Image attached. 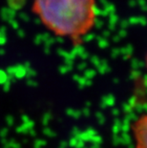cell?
I'll return each instance as SVG.
<instances>
[{"label":"cell","mask_w":147,"mask_h":148,"mask_svg":"<svg viewBox=\"0 0 147 148\" xmlns=\"http://www.w3.org/2000/svg\"><path fill=\"white\" fill-rule=\"evenodd\" d=\"M33 10L55 36L81 42L96 21V0H34Z\"/></svg>","instance_id":"6da1fadb"},{"label":"cell","mask_w":147,"mask_h":148,"mask_svg":"<svg viewBox=\"0 0 147 148\" xmlns=\"http://www.w3.org/2000/svg\"><path fill=\"white\" fill-rule=\"evenodd\" d=\"M131 129L134 148H147V112L135 119Z\"/></svg>","instance_id":"7a4b0ae2"},{"label":"cell","mask_w":147,"mask_h":148,"mask_svg":"<svg viewBox=\"0 0 147 148\" xmlns=\"http://www.w3.org/2000/svg\"><path fill=\"white\" fill-rule=\"evenodd\" d=\"M145 67H146V70H147V53L145 55Z\"/></svg>","instance_id":"3957f363"}]
</instances>
